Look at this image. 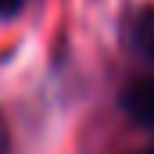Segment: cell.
Listing matches in <instances>:
<instances>
[{"label": "cell", "mask_w": 154, "mask_h": 154, "mask_svg": "<svg viewBox=\"0 0 154 154\" xmlns=\"http://www.w3.org/2000/svg\"><path fill=\"white\" fill-rule=\"evenodd\" d=\"M122 108L136 118L140 125L154 129V75H140L122 90Z\"/></svg>", "instance_id": "6da1fadb"}, {"label": "cell", "mask_w": 154, "mask_h": 154, "mask_svg": "<svg viewBox=\"0 0 154 154\" xmlns=\"http://www.w3.org/2000/svg\"><path fill=\"white\" fill-rule=\"evenodd\" d=\"M129 39H133V47L154 61V7H143V11H136L133 14V22H129Z\"/></svg>", "instance_id": "7a4b0ae2"}, {"label": "cell", "mask_w": 154, "mask_h": 154, "mask_svg": "<svg viewBox=\"0 0 154 154\" xmlns=\"http://www.w3.org/2000/svg\"><path fill=\"white\" fill-rule=\"evenodd\" d=\"M22 4H25V0H0V18H11Z\"/></svg>", "instance_id": "3957f363"}, {"label": "cell", "mask_w": 154, "mask_h": 154, "mask_svg": "<svg viewBox=\"0 0 154 154\" xmlns=\"http://www.w3.org/2000/svg\"><path fill=\"white\" fill-rule=\"evenodd\" d=\"M11 151V133H7V125H4V118H0V154Z\"/></svg>", "instance_id": "277c9868"}, {"label": "cell", "mask_w": 154, "mask_h": 154, "mask_svg": "<svg viewBox=\"0 0 154 154\" xmlns=\"http://www.w3.org/2000/svg\"><path fill=\"white\" fill-rule=\"evenodd\" d=\"M143 154H154V151H143Z\"/></svg>", "instance_id": "5b68a950"}]
</instances>
